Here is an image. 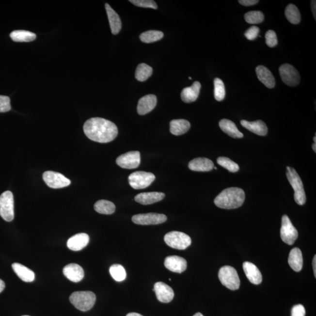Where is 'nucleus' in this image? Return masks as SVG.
I'll use <instances>...</instances> for the list:
<instances>
[{"instance_id":"1","label":"nucleus","mask_w":316,"mask_h":316,"mask_svg":"<svg viewBox=\"0 0 316 316\" xmlns=\"http://www.w3.org/2000/svg\"><path fill=\"white\" fill-rule=\"evenodd\" d=\"M83 130L90 140L100 143L111 142L118 135L116 125L102 118H92L87 120Z\"/></svg>"},{"instance_id":"2","label":"nucleus","mask_w":316,"mask_h":316,"mask_svg":"<svg viewBox=\"0 0 316 316\" xmlns=\"http://www.w3.org/2000/svg\"><path fill=\"white\" fill-rule=\"evenodd\" d=\"M245 192L239 188L224 189L214 199L216 206L224 209H234L241 207L245 201Z\"/></svg>"},{"instance_id":"3","label":"nucleus","mask_w":316,"mask_h":316,"mask_svg":"<svg viewBox=\"0 0 316 316\" xmlns=\"http://www.w3.org/2000/svg\"><path fill=\"white\" fill-rule=\"evenodd\" d=\"M69 299L76 309L80 311L87 312L94 306L96 296L92 292L79 291L73 293Z\"/></svg>"},{"instance_id":"4","label":"nucleus","mask_w":316,"mask_h":316,"mask_svg":"<svg viewBox=\"0 0 316 316\" xmlns=\"http://www.w3.org/2000/svg\"><path fill=\"white\" fill-rule=\"evenodd\" d=\"M287 178L294 190V199L297 204L303 205L306 203V197L304 186L300 176L294 168L287 167Z\"/></svg>"},{"instance_id":"5","label":"nucleus","mask_w":316,"mask_h":316,"mask_svg":"<svg viewBox=\"0 0 316 316\" xmlns=\"http://www.w3.org/2000/svg\"><path fill=\"white\" fill-rule=\"evenodd\" d=\"M219 278L222 285L231 290H236L240 286L238 273L235 268L231 266H224L220 268Z\"/></svg>"},{"instance_id":"6","label":"nucleus","mask_w":316,"mask_h":316,"mask_svg":"<svg viewBox=\"0 0 316 316\" xmlns=\"http://www.w3.org/2000/svg\"><path fill=\"white\" fill-rule=\"evenodd\" d=\"M164 240L168 246L180 250L186 249L191 243L190 237L179 231H171L166 234Z\"/></svg>"},{"instance_id":"7","label":"nucleus","mask_w":316,"mask_h":316,"mask_svg":"<svg viewBox=\"0 0 316 316\" xmlns=\"http://www.w3.org/2000/svg\"><path fill=\"white\" fill-rule=\"evenodd\" d=\"M0 216L8 222L14 218V196L10 191H5L0 196Z\"/></svg>"},{"instance_id":"8","label":"nucleus","mask_w":316,"mask_h":316,"mask_svg":"<svg viewBox=\"0 0 316 316\" xmlns=\"http://www.w3.org/2000/svg\"><path fill=\"white\" fill-rule=\"evenodd\" d=\"M155 179L153 174L143 171L135 172L128 177L129 184L136 190L148 187Z\"/></svg>"},{"instance_id":"9","label":"nucleus","mask_w":316,"mask_h":316,"mask_svg":"<svg viewBox=\"0 0 316 316\" xmlns=\"http://www.w3.org/2000/svg\"><path fill=\"white\" fill-rule=\"evenodd\" d=\"M279 74L282 81L290 87L298 86L300 83V76L295 67L291 64H284L279 67Z\"/></svg>"},{"instance_id":"10","label":"nucleus","mask_w":316,"mask_h":316,"mask_svg":"<svg viewBox=\"0 0 316 316\" xmlns=\"http://www.w3.org/2000/svg\"><path fill=\"white\" fill-rule=\"evenodd\" d=\"M281 237L284 243L290 245L294 244L298 237L297 230L293 226L289 217L286 215L282 217Z\"/></svg>"},{"instance_id":"11","label":"nucleus","mask_w":316,"mask_h":316,"mask_svg":"<svg viewBox=\"0 0 316 316\" xmlns=\"http://www.w3.org/2000/svg\"><path fill=\"white\" fill-rule=\"evenodd\" d=\"M44 182L52 189H61L67 187L71 182L63 174L53 171H46L43 174Z\"/></svg>"},{"instance_id":"12","label":"nucleus","mask_w":316,"mask_h":316,"mask_svg":"<svg viewBox=\"0 0 316 316\" xmlns=\"http://www.w3.org/2000/svg\"><path fill=\"white\" fill-rule=\"evenodd\" d=\"M132 220L138 225H157L165 222L167 217L165 214L154 213L139 214L132 217Z\"/></svg>"},{"instance_id":"13","label":"nucleus","mask_w":316,"mask_h":316,"mask_svg":"<svg viewBox=\"0 0 316 316\" xmlns=\"http://www.w3.org/2000/svg\"><path fill=\"white\" fill-rule=\"evenodd\" d=\"M141 157L139 151H130L120 155L116 159L117 164L121 168L132 169L140 165Z\"/></svg>"},{"instance_id":"14","label":"nucleus","mask_w":316,"mask_h":316,"mask_svg":"<svg viewBox=\"0 0 316 316\" xmlns=\"http://www.w3.org/2000/svg\"><path fill=\"white\" fill-rule=\"evenodd\" d=\"M154 291L158 300L162 303H169L174 298V290L163 282H157L154 284Z\"/></svg>"},{"instance_id":"15","label":"nucleus","mask_w":316,"mask_h":316,"mask_svg":"<svg viewBox=\"0 0 316 316\" xmlns=\"http://www.w3.org/2000/svg\"><path fill=\"white\" fill-rule=\"evenodd\" d=\"M165 266L170 271L182 273L187 268L186 259L178 256H169L166 257L164 262Z\"/></svg>"},{"instance_id":"16","label":"nucleus","mask_w":316,"mask_h":316,"mask_svg":"<svg viewBox=\"0 0 316 316\" xmlns=\"http://www.w3.org/2000/svg\"><path fill=\"white\" fill-rule=\"evenodd\" d=\"M157 103L156 95H149L141 98L138 101L137 106L138 113L140 115H145L153 110Z\"/></svg>"},{"instance_id":"17","label":"nucleus","mask_w":316,"mask_h":316,"mask_svg":"<svg viewBox=\"0 0 316 316\" xmlns=\"http://www.w3.org/2000/svg\"><path fill=\"white\" fill-rule=\"evenodd\" d=\"M63 273L64 276L70 281L80 282L84 278V270L80 265L76 264H70L63 268Z\"/></svg>"},{"instance_id":"18","label":"nucleus","mask_w":316,"mask_h":316,"mask_svg":"<svg viewBox=\"0 0 316 316\" xmlns=\"http://www.w3.org/2000/svg\"><path fill=\"white\" fill-rule=\"evenodd\" d=\"M89 236L87 234H77L70 237L67 241V246L70 250L80 251L87 246L89 244Z\"/></svg>"},{"instance_id":"19","label":"nucleus","mask_w":316,"mask_h":316,"mask_svg":"<svg viewBox=\"0 0 316 316\" xmlns=\"http://www.w3.org/2000/svg\"><path fill=\"white\" fill-rule=\"evenodd\" d=\"M214 167L213 162L206 158H197L189 163V168L196 172H209Z\"/></svg>"},{"instance_id":"20","label":"nucleus","mask_w":316,"mask_h":316,"mask_svg":"<svg viewBox=\"0 0 316 316\" xmlns=\"http://www.w3.org/2000/svg\"><path fill=\"white\" fill-rule=\"evenodd\" d=\"M256 73L259 80L269 89L275 86V79L271 72L266 67L258 66L256 68Z\"/></svg>"},{"instance_id":"21","label":"nucleus","mask_w":316,"mask_h":316,"mask_svg":"<svg viewBox=\"0 0 316 316\" xmlns=\"http://www.w3.org/2000/svg\"><path fill=\"white\" fill-rule=\"evenodd\" d=\"M243 269L248 280L254 284H260L262 281V276L260 271L255 265L250 262H245Z\"/></svg>"},{"instance_id":"22","label":"nucleus","mask_w":316,"mask_h":316,"mask_svg":"<svg viewBox=\"0 0 316 316\" xmlns=\"http://www.w3.org/2000/svg\"><path fill=\"white\" fill-rule=\"evenodd\" d=\"M165 196L164 193L160 192L141 193L135 197V200L141 205H148L161 201Z\"/></svg>"},{"instance_id":"23","label":"nucleus","mask_w":316,"mask_h":316,"mask_svg":"<svg viewBox=\"0 0 316 316\" xmlns=\"http://www.w3.org/2000/svg\"><path fill=\"white\" fill-rule=\"evenodd\" d=\"M201 84L199 81H195L190 87L183 89L181 93V98L185 103L194 102L198 98Z\"/></svg>"},{"instance_id":"24","label":"nucleus","mask_w":316,"mask_h":316,"mask_svg":"<svg viewBox=\"0 0 316 316\" xmlns=\"http://www.w3.org/2000/svg\"><path fill=\"white\" fill-rule=\"evenodd\" d=\"M241 124L245 128L260 136H265L268 134V127L264 122L261 120L250 122L246 120H241Z\"/></svg>"},{"instance_id":"25","label":"nucleus","mask_w":316,"mask_h":316,"mask_svg":"<svg viewBox=\"0 0 316 316\" xmlns=\"http://www.w3.org/2000/svg\"><path fill=\"white\" fill-rule=\"evenodd\" d=\"M105 7L111 32L112 34L117 35L120 32L122 25L120 16L109 4L106 3Z\"/></svg>"},{"instance_id":"26","label":"nucleus","mask_w":316,"mask_h":316,"mask_svg":"<svg viewBox=\"0 0 316 316\" xmlns=\"http://www.w3.org/2000/svg\"><path fill=\"white\" fill-rule=\"evenodd\" d=\"M290 267L295 272H300L303 268V259L302 253L298 248H294L290 251L288 258Z\"/></svg>"},{"instance_id":"27","label":"nucleus","mask_w":316,"mask_h":316,"mask_svg":"<svg viewBox=\"0 0 316 316\" xmlns=\"http://www.w3.org/2000/svg\"><path fill=\"white\" fill-rule=\"evenodd\" d=\"M219 126L221 130L234 138H241L243 134L238 130L235 124L233 121L227 119H222L219 122Z\"/></svg>"},{"instance_id":"28","label":"nucleus","mask_w":316,"mask_h":316,"mask_svg":"<svg viewBox=\"0 0 316 316\" xmlns=\"http://www.w3.org/2000/svg\"><path fill=\"white\" fill-rule=\"evenodd\" d=\"M12 268L14 271L22 281L26 282H31L34 281L35 273L29 268L19 263H14L12 265Z\"/></svg>"},{"instance_id":"29","label":"nucleus","mask_w":316,"mask_h":316,"mask_svg":"<svg viewBox=\"0 0 316 316\" xmlns=\"http://www.w3.org/2000/svg\"><path fill=\"white\" fill-rule=\"evenodd\" d=\"M190 128V123L186 120H174L170 123V131L172 134L177 136L186 133Z\"/></svg>"},{"instance_id":"30","label":"nucleus","mask_w":316,"mask_h":316,"mask_svg":"<svg viewBox=\"0 0 316 316\" xmlns=\"http://www.w3.org/2000/svg\"><path fill=\"white\" fill-rule=\"evenodd\" d=\"M10 37L14 42H29L34 41L36 38L35 33L24 30L14 31L10 33Z\"/></svg>"},{"instance_id":"31","label":"nucleus","mask_w":316,"mask_h":316,"mask_svg":"<svg viewBox=\"0 0 316 316\" xmlns=\"http://www.w3.org/2000/svg\"><path fill=\"white\" fill-rule=\"evenodd\" d=\"M94 207L97 213L103 214H112L115 210L114 203L106 200H98L95 203Z\"/></svg>"},{"instance_id":"32","label":"nucleus","mask_w":316,"mask_h":316,"mask_svg":"<svg viewBox=\"0 0 316 316\" xmlns=\"http://www.w3.org/2000/svg\"><path fill=\"white\" fill-rule=\"evenodd\" d=\"M153 72V69L150 66L145 63H141L137 67L135 71V78L141 82L145 81L150 77Z\"/></svg>"},{"instance_id":"33","label":"nucleus","mask_w":316,"mask_h":316,"mask_svg":"<svg viewBox=\"0 0 316 316\" xmlns=\"http://www.w3.org/2000/svg\"><path fill=\"white\" fill-rule=\"evenodd\" d=\"M285 16L287 20L292 24H298L301 20L300 11L295 5L290 4L285 9Z\"/></svg>"},{"instance_id":"34","label":"nucleus","mask_w":316,"mask_h":316,"mask_svg":"<svg viewBox=\"0 0 316 316\" xmlns=\"http://www.w3.org/2000/svg\"><path fill=\"white\" fill-rule=\"evenodd\" d=\"M163 37V33L161 31L154 30L146 31L140 36L141 41L146 44L159 41Z\"/></svg>"},{"instance_id":"35","label":"nucleus","mask_w":316,"mask_h":316,"mask_svg":"<svg viewBox=\"0 0 316 316\" xmlns=\"http://www.w3.org/2000/svg\"><path fill=\"white\" fill-rule=\"evenodd\" d=\"M110 273L112 278L117 282H122L126 277V269L122 265L119 264L112 265L110 268Z\"/></svg>"},{"instance_id":"36","label":"nucleus","mask_w":316,"mask_h":316,"mask_svg":"<svg viewBox=\"0 0 316 316\" xmlns=\"http://www.w3.org/2000/svg\"><path fill=\"white\" fill-rule=\"evenodd\" d=\"M245 20L248 24H257L263 22L264 14L259 11H250L245 14Z\"/></svg>"},{"instance_id":"37","label":"nucleus","mask_w":316,"mask_h":316,"mask_svg":"<svg viewBox=\"0 0 316 316\" xmlns=\"http://www.w3.org/2000/svg\"><path fill=\"white\" fill-rule=\"evenodd\" d=\"M214 97L218 101L224 100L225 96V89L223 81L219 78H216L214 80Z\"/></svg>"},{"instance_id":"38","label":"nucleus","mask_w":316,"mask_h":316,"mask_svg":"<svg viewBox=\"0 0 316 316\" xmlns=\"http://www.w3.org/2000/svg\"><path fill=\"white\" fill-rule=\"evenodd\" d=\"M217 161L219 165L230 172H237L239 170L238 165L227 157H219Z\"/></svg>"},{"instance_id":"39","label":"nucleus","mask_w":316,"mask_h":316,"mask_svg":"<svg viewBox=\"0 0 316 316\" xmlns=\"http://www.w3.org/2000/svg\"><path fill=\"white\" fill-rule=\"evenodd\" d=\"M129 2L140 7L152 8L155 10L158 8L156 2L152 0H130Z\"/></svg>"},{"instance_id":"40","label":"nucleus","mask_w":316,"mask_h":316,"mask_svg":"<svg viewBox=\"0 0 316 316\" xmlns=\"http://www.w3.org/2000/svg\"><path fill=\"white\" fill-rule=\"evenodd\" d=\"M265 39H266L267 45L270 47H275L278 45L277 36L275 31L273 30L267 31L265 33Z\"/></svg>"},{"instance_id":"41","label":"nucleus","mask_w":316,"mask_h":316,"mask_svg":"<svg viewBox=\"0 0 316 316\" xmlns=\"http://www.w3.org/2000/svg\"><path fill=\"white\" fill-rule=\"evenodd\" d=\"M11 109L10 98L5 95H0V112L10 111Z\"/></svg>"},{"instance_id":"42","label":"nucleus","mask_w":316,"mask_h":316,"mask_svg":"<svg viewBox=\"0 0 316 316\" xmlns=\"http://www.w3.org/2000/svg\"><path fill=\"white\" fill-rule=\"evenodd\" d=\"M259 32V28L256 26H253L249 28V29H248L246 32H245V37L248 39V40L253 41L257 38Z\"/></svg>"},{"instance_id":"43","label":"nucleus","mask_w":316,"mask_h":316,"mask_svg":"<svg viewBox=\"0 0 316 316\" xmlns=\"http://www.w3.org/2000/svg\"><path fill=\"white\" fill-rule=\"evenodd\" d=\"M291 316H305L306 310L301 304H297L293 307Z\"/></svg>"},{"instance_id":"44","label":"nucleus","mask_w":316,"mask_h":316,"mask_svg":"<svg viewBox=\"0 0 316 316\" xmlns=\"http://www.w3.org/2000/svg\"><path fill=\"white\" fill-rule=\"evenodd\" d=\"M238 2L239 4L244 5V6L248 7L258 3L259 1L258 0H239Z\"/></svg>"},{"instance_id":"45","label":"nucleus","mask_w":316,"mask_h":316,"mask_svg":"<svg viewBox=\"0 0 316 316\" xmlns=\"http://www.w3.org/2000/svg\"><path fill=\"white\" fill-rule=\"evenodd\" d=\"M311 2H311L312 10V12H313V16H314V18H315V19H316V1H315H315H313H313H312Z\"/></svg>"},{"instance_id":"46","label":"nucleus","mask_w":316,"mask_h":316,"mask_svg":"<svg viewBox=\"0 0 316 316\" xmlns=\"http://www.w3.org/2000/svg\"><path fill=\"white\" fill-rule=\"evenodd\" d=\"M316 256L315 255L314 258L313 259V270H314V275L315 277L316 278Z\"/></svg>"},{"instance_id":"47","label":"nucleus","mask_w":316,"mask_h":316,"mask_svg":"<svg viewBox=\"0 0 316 316\" xmlns=\"http://www.w3.org/2000/svg\"><path fill=\"white\" fill-rule=\"evenodd\" d=\"M5 287V284L4 283V282L1 280V279H0V293H1L2 291H3Z\"/></svg>"},{"instance_id":"48","label":"nucleus","mask_w":316,"mask_h":316,"mask_svg":"<svg viewBox=\"0 0 316 316\" xmlns=\"http://www.w3.org/2000/svg\"><path fill=\"white\" fill-rule=\"evenodd\" d=\"M126 316H143L139 314V313H128V314Z\"/></svg>"},{"instance_id":"49","label":"nucleus","mask_w":316,"mask_h":316,"mask_svg":"<svg viewBox=\"0 0 316 316\" xmlns=\"http://www.w3.org/2000/svg\"><path fill=\"white\" fill-rule=\"evenodd\" d=\"M312 148H313V150L315 152H316V143H313L312 145Z\"/></svg>"},{"instance_id":"50","label":"nucleus","mask_w":316,"mask_h":316,"mask_svg":"<svg viewBox=\"0 0 316 316\" xmlns=\"http://www.w3.org/2000/svg\"><path fill=\"white\" fill-rule=\"evenodd\" d=\"M193 316H203L202 313H196L195 315H194Z\"/></svg>"},{"instance_id":"51","label":"nucleus","mask_w":316,"mask_h":316,"mask_svg":"<svg viewBox=\"0 0 316 316\" xmlns=\"http://www.w3.org/2000/svg\"><path fill=\"white\" fill-rule=\"evenodd\" d=\"M313 140H314V141H315V143H316V135H315V137H314V139H313Z\"/></svg>"},{"instance_id":"52","label":"nucleus","mask_w":316,"mask_h":316,"mask_svg":"<svg viewBox=\"0 0 316 316\" xmlns=\"http://www.w3.org/2000/svg\"><path fill=\"white\" fill-rule=\"evenodd\" d=\"M189 79H190V80H191V77H189Z\"/></svg>"},{"instance_id":"53","label":"nucleus","mask_w":316,"mask_h":316,"mask_svg":"<svg viewBox=\"0 0 316 316\" xmlns=\"http://www.w3.org/2000/svg\"><path fill=\"white\" fill-rule=\"evenodd\" d=\"M214 168L215 169H217V168L216 167H214Z\"/></svg>"},{"instance_id":"54","label":"nucleus","mask_w":316,"mask_h":316,"mask_svg":"<svg viewBox=\"0 0 316 316\" xmlns=\"http://www.w3.org/2000/svg\"></svg>"}]
</instances>
